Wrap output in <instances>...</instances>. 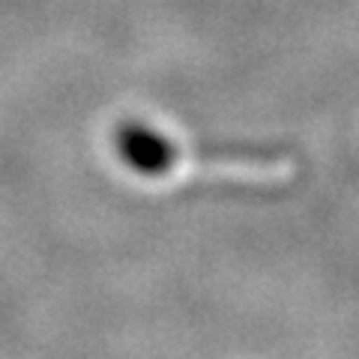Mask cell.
<instances>
[{"mask_svg":"<svg viewBox=\"0 0 359 359\" xmlns=\"http://www.w3.org/2000/svg\"><path fill=\"white\" fill-rule=\"evenodd\" d=\"M114 150L132 174L165 177L177 162V147L147 123H123L114 132Z\"/></svg>","mask_w":359,"mask_h":359,"instance_id":"1","label":"cell"}]
</instances>
